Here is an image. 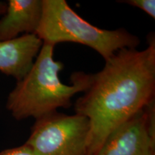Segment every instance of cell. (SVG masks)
<instances>
[{
  "mask_svg": "<svg viewBox=\"0 0 155 155\" xmlns=\"http://www.w3.org/2000/svg\"><path fill=\"white\" fill-rule=\"evenodd\" d=\"M54 48L42 44L30 71L9 93L6 108L15 119L33 117L36 120L59 108H69L72 97L89 87L91 74L83 72L71 75L72 85L61 82L59 73L64 65L54 59Z\"/></svg>",
  "mask_w": 155,
  "mask_h": 155,
  "instance_id": "obj_2",
  "label": "cell"
},
{
  "mask_svg": "<svg viewBox=\"0 0 155 155\" xmlns=\"http://www.w3.org/2000/svg\"><path fill=\"white\" fill-rule=\"evenodd\" d=\"M128 5L136 7L143 10L153 19L155 18V1L154 0H127L119 1Z\"/></svg>",
  "mask_w": 155,
  "mask_h": 155,
  "instance_id": "obj_8",
  "label": "cell"
},
{
  "mask_svg": "<svg viewBox=\"0 0 155 155\" xmlns=\"http://www.w3.org/2000/svg\"><path fill=\"white\" fill-rule=\"evenodd\" d=\"M0 155H37L28 145L24 144L22 146L7 149L0 152Z\"/></svg>",
  "mask_w": 155,
  "mask_h": 155,
  "instance_id": "obj_9",
  "label": "cell"
},
{
  "mask_svg": "<svg viewBox=\"0 0 155 155\" xmlns=\"http://www.w3.org/2000/svg\"><path fill=\"white\" fill-rule=\"evenodd\" d=\"M42 11L35 35L43 43L55 46L74 42L92 48L106 61L124 48H137L138 37L124 28L103 30L81 18L65 0H42Z\"/></svg>",
  "mask_w": 155,
  "mask_h": 155,
  "instance_id": "obj_3",
  "label": "cell"
},
{
  "mask_svg": "<svg viewBox=\"0 0 155 155\" xmlns=\"http://www.w3.org/2000/svg\"><path fill=\"white\" fill-rule=\"evenodd\" d=\"M96 155H155L154 101L112 131Z\"/></svg>",
  "mask_w": 155,
  "mask_h": 155,
  "instance_id": "obj_5",
  "label": "cell"
},
{
  "mask_svg": "<svg viewBox=\"0 0 155 155\" xmlns=\"http://www.w3.org/2000/svg\"><path fill=\"white\" fill-rule=\"evenodd\" d=\"M105 62L75 104V114L90 122L88 155H96L112 131L154 101V36L145 49L124 48Z\"/></svg>",
  "mask_w": 155,
  "mask_h": 155,
  "instance_id": "obj_1",
  "label": "cell"
},
{
  "mask_svg": "<svg viewBox=\"0 0 155 155\" xmlns=\"http://www.w3.org/2000/svg\"><path fill=\"white\" fill-rule=\"evenodd\" d=\"M7 4L5 2L0 1V15H4L7 10Z\"/></svg>",
  "mask_w": 155,
  "mask_h": 155,
  "instance_id": "obj_10",
  "label": "cell"
},
{
  "mask_svg": "<svg viewBox=\"0 0 155 155\" xmlns=\"http://www.w3.org/2000/svg\"><path fill=\"white\" fill-rule=\"evenodd\" d=\"M90 122L58 111L35 120L25 144L37 155H88Z\"/></svg>",
  "mask_w": 155,
  "mask_h": 155,
  "instance_id": "obj_4",
  "label": "cell"
},
{
  "mask_svg": "<svg viewBox=\"0 0 155 155\" xmlns=\"http://www.w3.org/2000/svg\"><path fill=\"white\" fill-rule=\"evenodd\" d=\"M0 19V42L17 38L22 33L35 34L42 17V0H9Z\"/></svg>",
  "mask_w": 155,
  "mask_h": 155,
  "instance_id": "obj_7",
  "label": "cell"
},
{
  "mask_svg": "<svg viewBox=\"0 0 155 155\" xmlns=\"http://www.w3.org/2000/svg\"><path fill=\"white\" fill-rule=\"evenodd\" d=\"M42 44L35 34L0 42V72L20 81L30 71Z\"/></svg>",
  "mask_w": 155,
  "mask_h": 155,
  "instance_id": "obj_6",
  "label": "cell"
}]
</instances>
